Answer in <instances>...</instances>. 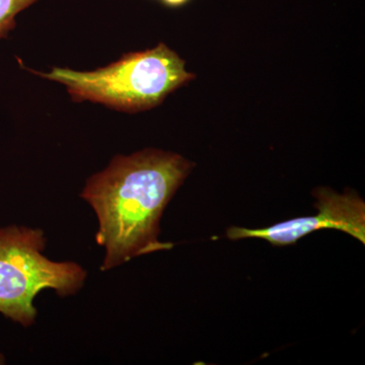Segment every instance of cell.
I'll return each mask as SVG.
<instances>
[{"mask_svg":"<svg viewBox=\"0 0 365 365\" xmlns=\"http://www.w3.org/2000/svg\"><path fill=\"white\" fill-rule=\"evenodd\" d=\"M318 215L297 217L266 228L232 227L227 230L228 239H261L273 246L294 244L316 230L334 228L346 232L365 244V203L354 191L339 194L330 188H319L313 192Z\"/></svg>","mask_w":365,"mask_h":365,"instance_id":"cell-4","label":"cell"},{"mask_svg":"<svg viewBox=\"0 0 365 365\" xmlns=\"http://www.w3.org/2000/svg\"><path fill=\"white\" fill-rule=\"evenodd\" d=\"M163 4L169 7H181L188 4L190 0H160Z\"/></svg>","mask_w":365,"mask_h":365,"instance_id":"cell-6","label":"cell"},{"mask_svg":"<svg viewBox=\"0 0 365 365\" xmlns=\"http://www.w3.org/2000/svg\"><path fill=\"white\" fill-rule=\"evenodd\" d=\"M193 168L177 153L144 150L113 158L107 169L90 178L81 197L97 215L96 239L106 249L103 271L173 248L158 241L160 218Z\"/></svg>","mask_w":365,"mask_h":365,"instance_id":"cell-1","label":"cell"},{"mask_svg":"<svg viewBox=\"0 0 365 365\" xmlns=\"http://www.w3.org/2000/svg\"><path fill=\"white\" fill-rule=\"evenodd\" d=\"M32 72L66 86L76 102L90 101L130 113L157 107L195 78L185 68L184 60L163 43L146 51L128 53L95 71L54 67L50 73Z\"/></svg>","mask_w":365,"mask_h":365,"instance_id":"cell-2","label":"cell"},{"mask_svg":"<svg viewBox=\"0 0 365 365\" xmlns=\"http://www.w3.org/2000/svg\"><path fill=\"white\" fill-rule=\"evenodd\" d=\"M44 232L24 227L0 230V313L32 325L37 316L34 299L42 290L54 289L60 297L76 294L86 273L71 262H53L43 255Z\"/></svg>","mask_w":365,"mask_h":365,"instance_id":"cell-3","label":"cell"},{"mask_svg":"<svg viewBox=\"0 0 365 365\" xmlns=\"http://www.w3.org/2000/svg\"><path fill=\"white\" fill-rule=\"evenodd\" d=\"M38 0H0V39L16 26V16Z\"/></svg>","mask_w":365,"mask_h":365,"instance_id":"cell-5","label":"cell"}]
</instances>
